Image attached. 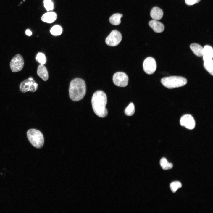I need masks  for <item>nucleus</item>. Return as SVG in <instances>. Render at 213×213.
Here are the masks:
<instances>
[{
  "label": "nucleus",
  "instance_id": "1",
  "mask_svg": "<svg viewBox=\"0 0 213 213\" xmlns=\"http://www.w3.org/2000/svg\"><path fill=\"white\" fill-rule=\"evenodd\" d=\"M107 101L106 96L102 91H97L93 95L92 108L95 114L99 117H104L108 114V111L106 108Z\"/></svg>",
  "mask_w": 213,
  "mask_h": 213
},
{
  "label": "nucleus",
  "instance_id": "2",
  "mask_svg": "<svg viewBox=\"0 0 213 213\" xmlns=\"http://www.w3.org/2000/svg\"><path fill=\"white\" fill-rule=\"evenodd\" d=\"M85 81L80 78H76L70 82L69 94L70 99L74 101L82 99L85 96L86 92Z\"/></svg>",
  "mask_w": 213,
  "mask_h": 213
},
{
  "label": "nucleus",
  "instance_id": "3",
  "mask_svg": "<svg viewBox=\"0 0 213 213\" xmlns=\"http://www.w3.org/2000/svg\"><path fill=\"white\" fill-rule=\"evenodd\" d=\"M161 81L163 86L169 89L183 86L187 83L185 78L177 76L164 77L161 79Z\"/></svg>",
  "mask_w": 213,
  "mask_h": 213
},
{
  "label": "nucleus",
  "instance_id": "4",
  "mask_svg": "<svg viewBox=\"0 0 213 213\" xmlns=\"http://www.w3.org/2000/svg\"><path fill=\"white\" fill-rule=\"evenodd\" d=\"M28 138L31 144L34 147L40 149L43 147L44 139L42 133L39 130L31 129L27 133Z\"/></svg>",
  "mask_w": 213,
  "mask_h": 213
},
{
  "label": "nucleus",
  "instance_id": "5",
  "mask_svg": "<svg viewBox=\"0 0 213 213\" xmlns=\"http://www.w3.org/2000/svg\"><path fill=\"white\" fill-rule=\"evenodd\" d=\"M38 85L33 78L30 77L21 83L20 90L22 93H25L28 91L34 92L37 89Z\"/></svg>",
  "mask_w": 213,
  "mask_h": 213
},
{
  "label": "nucleus",
  "instance_id": "6",
  "mask_svg": "<svg viewBox=\"0 0 213 213\" xmlns=\"http://www.w3.org/2000/svg\"><path fill=\"white\" fill-rule=\"evenodd\" d=\"M24 65V61L21 55L17 54L12 59L10 63V67L12 72H17L21 71Z\"/></svg>",
  "mask_w": 213,
  "mask_h": 213
},
{
  "label": "nucleus",
  "instance_id": "7",
  "mask_svg": "<svg viewBox=\"0 0 213 213\" xmlns=\"http://www.w3.org/2000/svg\"><path fill=\"white\" fill-rule=\"evenodd\" d=\"M122 39L121 33L117 30H113L106 38L105 42L108 46H115L119 44Z\"/></svg>",
  "mask_w": 213,
  "mask_h": 213
},
{
  "label": "nucleus",
  "instance_id": "8",
  "mask_svg": "<svg viewBox=\"0 0 213 213\" xmlns=\"http://www.w3.org/2000/svg\"><path fill=\"white\" fill-rule=\"evenodd\" d=\"M113 80L114 83L116 86L125 87L128 84V78L125 73L122 72H118L114 75Z\"/></svg>",
  "mask_w": 213,
  "mask_h": 213
},
{
  "label": "nucleus",
  "instance_id": "9",
  "mask_svg": "<svg viewBox=\"0 0 213 213\" xmlns=\"http://www.w3.org/2000/svg\"><path fill=\"white\" fill-rule=\"evenodd\" d=\"M143 68L147 74L151 75L154 73L156 68V64L155 59L151 57L146 58L143 63Z\"/></svg>",
  "mask_w": 213,
  "mask_h": 213
},
{
  "label": "nucleus",
  "instance_id": "10",
  "mask_svg": "<svg viewBox=\"0 0 213 213\" xmlns=\"http://www.w3.org/2000/svg\"><path fill=\"white\" fill-rule=\"evenodd\" d=\"M180 123L181 126L190 130L193 129L195 125L193 118L192 116L188 114L184 115L181 117Z\"/></svg>",
  "mask_w": 213,
  "mask_h": 213
},
{
  "label": "nucleus",
  "instance_id": "11",
  "mask_svg": "<svg viewBox=\"0 0 213 213\" xmlns=\"http://www.w3.org/2000/svg\"><path fill=\"white\" fill-rule=\"evenodd\" d=\"M203 60L204 62L212 60L213 57V49L212 47L209 45H206L203 48Z\"/></svg>",
  "mask_w": 213,
  "mask_h": 213
},
{
  "label": "nucleus",
  "instance_id": "12",
  "mask_svg": "<svg viewBox=\"0 0 213 213\" xmlns=\"http://www.w3.org/2000/svg\"><path fill=\"white\" fill-rule=\"evenodd\" d=\"M149 24L153 30L156 33H161L164 31V25L157 20H154L150 21Z\"/></svg>",
  "mask_w": 213,
  "mask_h": 213
},
{
  "label": "nucleus",
  "instance_id": "13",
  "mask_svg": "<svg viewBox=\"0 0 213 213\" xmlns=\"http://www.w3.org/2000/svg\"><path fill=\"white\" fill-rule=\"evenodd\" d=\"M163 12L161 9L157 7H153L150 12V16L154 20H159L163 17Z\"/></svg>",
  "mask_w": 213,
  "mask_h": 213
},
{
  "label": "nucleus",
  "instance_id": "14",
  "mask_svg": "<svg viewBox=\"0 0 213 213\" xmlns=\"http://www.w3.org/2000/svg\"><path fill=\"white\" fill-rule=\"evenodd\" d=\"M37 74L43 80L46 81L48 80L49 75L47 70L43 65L41 64L38 66Z\"/></svg>",
  "mask_w": 213,
  "mask_h": 213
},
{
  "label": "nucleus",
  "instance_id": "15",
  "mask_svg": "<svg viewBox=\"0 0 213 213\" xmlns=\"http://www.w3.org/2000/svg\"><path fill=\"white\" fill-rule=\"evenodd\" d=\"M57 18L56 14L51 12L44 14L41 18V20L48 23H51L54 21Z\"/></svg>",
  "mask_w": 213,
  "mask_h": 213
},
{
  "label": "nucleus",
  "instance_id": "16",
  "mask_svg": "<svg viewBox=\"0 0 213 213\" xmlns=\"http://www.w3.org/2000/svg\"><path fill=\"white\" fill-rule=\"evenodd\" d=\"M190 48L193 53L198 57L203 56V48L200 45L193 43L191 44Z\"/></svg>",
  "mask_w": 213,
  "mask_h": 213
},
{
  "label": "nucleus",
  "instance_id": "17",
  "mask_svg": "<svg viewBox=\"0 0 213 213\" xmlns=\"http://www.w3.org/2000/svg\"><path fill=\"white\" fill-rule=\"evenodd\" d=\"M123 16V15L120 13H115L109 18V20L110 23L114 25H119L121 23V18Z\"/></svg>",
  "mask_w": 213,
  "mask_h": 213
},
{
  "label": "nucleus",
  "instance_id": "18",
  "mask_svg": "<svg viewBox=\"0 0 213 213\" xmlns=\"http://www.w3.org/2000/svg\"><path fill=\"white\" fill-rule=\"evenodd\" d=\"M160 164L162 168L164 170L171 169L173 166L172 163H169L167 159L164 157L162 158L161 159Z\"/></svg>",
  "mask_w": 213,
  "mask_h": 213
},
{
  "label": "nucleus",
  "instance_id": "19",
  "mask_svg": "<svg viewBox=\"0 0 213 213\" xmlns=\"http://www.w3.org/2000/svg\"><path fill=\"white\" fill-rule=\"evenodd\" d=\"M204 66L205 69L212 75H213V61L204 62Z\"/></svg>",
  "mask_w": 213,
  "mask_h": 213
},
{
  "label": "nucleus",
  "instance_id": "20",
  "mask_svg": "<svg viewBox=\"0 0 213 213\" xmlns=\"http://www.w3.org/2000/svg\"><path fill=\"white\" fill-rule=\"evenodd\" d=\"M135 112L134 105L132 102L130 103L129 105L125 108V114L128 116L133 115L134 113Z\"/></svg>",
  "mask_w": 213,
  "mask_h": 213
},
{
  "label": "nucleus",
  "instance_id": "21",
  "mask_svg": "<svg viewBox=\"0 0 213 213\" xmlns=\"http://www.w3.org/2000/svg\"><path fill=\"white\" fill-rule=\"evenodd\" d=\"M62 32V27L58 25H56L53 27L50 30L51 33L55 36L61 35Z\"/></svg>",
  "mask_w": 213,
  "mask_h": 213
},
{
  "label": "nucleus",
  "instance_id": "22",
  "mask_svg": "<svg viewBox=\"0 0 213 213\" xmlns=\"http://www.w3.org/2000/svg\"><path fill=\"white\" fill-rule=\"evenodd\" d=\"M36 59L37 62L43 65L46 62V58L44 54L42 53L39 52L36 55Z\"/></svg>",
  "mask_w": 213,
  "mask_h": 213
},
{
  "label": "nucleus",
  "instance_id": "23",
  "mask_svg": "<svg viewBox=\"0 0 213 213\" xmlns=\"http://www.w3.org/2000/svg\"><path fill=\"white\" fill-rule=\"evenodd\" d=\"M182 187V184L180 182L176 181L172 182L170 185V189L173 193H175L176 191Z\"/></svg>",
  "mask_w": 213,
  "mask_h": 213
},
{
  "label": "nucleus",
  "instance_id": "24",
  "mask_svg": "<svg viewBox=\"0 0 213 213\" xmlns=\"http://www.w3.org/2000/svg\"><path fill=\"white\" fill-rule=\"evenodd\" d=\"M44 6L48 11L52 10L54 9V4L51 0H44Z\"/></svg>",
  "mask_w": 213,
  "mask_h": 213
},
{
  "label": "nucleus",
  "instance_id": "25",
  "mask_svg": "<svg viewBox=\"0 0 213 213\" xmlns=\"http://www.w3.org/2000/svg\"><path fill=\"white\" fill-rule=\"evenodd\" d=\"M201 0H185L186 4L189 6L192 5L199 2Z\"/></svg>",
  "mask_w": 213,
  "mask_h": 213
},
{
  "label": "nucleus",
  "instance_id": "26",
  "mask_svg": "<svg viewBox=\"0 0 213 213\" xmlns=\"http://www.w3.org/2000/svg\"><path fill=\"white\" fill-rule=\"evenodd\" d=\"M25 33L26 35L28 36H30L32 34V33L29 29H27L25 31Z\"/></svg>",
  "mask_w": 213,
  "mask_h": 213
}]
</instances>
